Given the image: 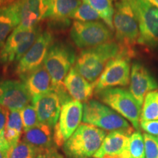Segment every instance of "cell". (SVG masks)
<instances>
[{
    "label": "cell",
    "mask_w": 158,
    "mask_h": 158,
    "mask_svg": "<svg viewBox=\"0 0 158 158\" xmlns=\"http://www.w3.org/2000/svg\"><path fill=\"white\" fill-rule=\"evenodd\" d=\"M19 5V26L30 29L38 26L40 21L45 19L47 13L46 0H16Z\"/></svg>",
    "instance_id": "obj_17"
},
{
    "label": "cell",
    "mask_w": 158,
    "mask_h": 158,
    "mask_svg": "<svg viewBox=\"0 0 158 158\" xmlns=\"http://www.w3.org/2000/svg\"><path fill=\"white\" fill-rule=\"evenodd\" d=\"M23 141L30 145L36 152L54 147L53 127L47 124L39 123L35 127L23 131Z\"/></svg>",
    "instance_id": "obj_20"
},
{
    "label": "cell",
    "mask_w": 158,
    "mask_h": 158,
    "mask_svg": "<svg viewBox=\"0 0 158 158\" xmlns=\"http://www.w3.org/2000/svg\"><path fill=\"white\" fill-rule=\"evenodd\" d=\"M133 132L120 130L110 132L106 135L101 147L93 157L131 158L130 153V138Z\"/></svg>",
    "instance_id": "obj_14"
},
{
    "label": "cell",
    "mask_w": 158,
    "mask_h": 158,
    "mask_svg": "<svg viewBox=\"0 0 158 158\" xmlns=\"http://www.w3.org/2000/svg\"><path fill=\"white\" fill-rule=\"evenodd\" d=\"M13 1H14V0H0V7H2V6L5 5H7V4L8 3H10Z\"/></svg>",
    "instance_id": "obj_34"
},
{
    "label": "cell",
    "mask_w": 158,
    "mask_h": 158,
    "mask_svg": "<svg viewBox=\"0 0 158 158\" xmlns=\"http://www.w3.org/2000/svg\"><path fill=\"white\" fill-rule=\"evenodd\" d=\"M100 101L131 122L138 131L141 122V106L130 91L122 88H109L96 92Z\"/></svg>",
    "instance_id": "obj_4"
},
{
    "label": "cell",
    "mask_w": 158,
    "mask_h": 158,
    "mask_svg": "<svg viewBox=\"0 0 158 158\" xmlns=\"http://www.w3.org/2000/svg\"><path fill=\"white\" fill-rule=\"evenodd\" d=\"M140 126L145 133L152 135H158V120L153 121H141Z\"/></svg>",
    "instance_id": "obj_32"
},
{
    "label": "cell",
    "mask_w": 158,
    "mask_h": 158,
    "mask_svg": "<svg viewBox=\"0 0 158 158\" xmlns=\"http://www.w3.org/2000/svg\"><path fill=\"white\" fill-rule=\"evenodd\" d=\"M76 61L74 48L68 43L57 41L51 44L43 64L52 80V88L62 84Z\"/></svg>",
    "instance_id": "obj_6"
},
{
    "label": "cell",
    "mask_w": 158,
    "mask_h": 158,
    "mask_svg": "<svg viewBox=\"0 0 158 158\" xmlns=\"http://www.w3.org/2000/svg\"><path fill=\"white\" fill-rule=\"evenodd\" d=\"M47 13L45 19H66L82 3V0H46Z\"/></svg>",
    "instance_id": "obj_22"
},
{
    "label": "cell",
    "mask_w": 158,
    "mask_h": 158,
    "mask_svg": "<svg viewBox=\"0 0 158 158\" xmlns=\"http://www.w3.org/2000/svg\"><path fill=\"white\" fill-rule=\"evenodd\" d=\"M35 158H64L57 151L56 147H52L48 149L40 150L36 152Z\"/></svg>",
    "instance_id": "obj_33"
},
{
    "label": "cell",
    "mask_w": 158,
    "mask_h": 158,
    "mask_svg": "<svg viewBox=\"0 0 158 158\" xmlns=\"http://www.w3.org/2000/svg\"><path fill=\"white\" fill-rule=\"evenodd\" d=\"M82 2L89 5L98 13L108 28L111 31L114 30V7L110 0H82Z\"/></svg>",
    "instance_id": "obj_23"
},
{
    "label": "cell",
    "mask_w": 158,
    "mask_h": 158,
    "mask_svg": "<svg viewBox=\"0 0 158 158\" xmlns=\"http://www.w3.org/2000/svg\"><path fill=\"white\" fill-rule=\"evenodd\" d=\"M146 158H158V139L155 136L144 133Z\"/></svg>",
    "instance_id": "obj_29"
},
{
    "label": "cell",
    "mask_w": 158,
    "mask_h": 158,
    "mask_svg": "<svg viewBox=\"0 0 158 158\" xmlns=\"http://www.w3.org/2000/svg\"><path fill=\"white\" fill-rule=\"evenodd\" d=\"M146 1L158 8V0H146Z\"/></svg>",
    "instance_id": "obj_35"
},
{
    "label": "cell",
    "mask_w": 158,
    "mask_h": 158,
    "mask_svg": "<svg viewBox=\"0 0 158 158\" xmlns=\"http://www.w3.org/2000/svg\"><path fill=\"white\" fill-rule=\"evenodd\" d=\"M84 114V105L72 100L62 105L59 121L54 127V142L62 147L80 125Z\"/></svg>",
    "instance_id": "obj_11"
},
{
    "label": "cell",
    "mask_w": 158,
    "mask_h": 158,
    "mask_svg": "<svg viewBox=\"0 0 158 158\" xmlns=\"http://www.w3.org/2000/svg\"><path fill=\"white\" fill-rule=\"evenodd\" d=\"M21 22L16 0L0 7V48Z\"/></svg>",
    "instance_id": "obj_19"
},
{
    "label": "cell",
    "mask_w": 158,
    "mask_h": 158,
    "mask_svg": "<svg viewBox=\"0 0 158 158\" xmlns=\"http://www.w3.org/2000/svg\"><path fill=\"white\" fill-rule=\"evenodd\" d=\"M125 48H127L111 40L98 46L83 49L76 59L74 68L88 81L95 83L108 63Z\"/></svg>",
    "instance_id": "obj_1"
},
{
    "label": "cell",
    "mask_w": 158,
    "mask_h": 158,
    "mask_svg": "<svg viewBox=\"0 0 158 158\" xmlns=\"http://www.w3.org/2000/svg\"><path fill=\"white\" fill-rule=\"evenodd\" d=\"M70 35L75 45L83 49L104 44L113 38L112 31L100 21H74Z\"/></svg>",
    "instance_id": "obj_10"
},
{
    "label": "cell",
    "mask_w": 158,
    "mask_h": 158,
    "mask_svg": "<svg viewBox=\"0 0 158 158\" xmlns=\"http://www.w3.org/2000/svg\"><path fill=\"white\" fill-rule=\"evenodd\" d=\"M33 98L52 90V80L44 64L31 73L23 81Z\"/></svg>",
    "instance_id": "obj_21"
},
{
    "label": "cell",
    "mask_w": 158,
    "mask_h": 158,
    "mask_svg": "<svg viewBox=\"0 0 158 158\" xmlns=\"http://www.w3.org/2000/svg\"><path fill=\"white\" fill-rule=\"evenodd\" d=\"M70 18L81 22L97 21L100 19L98 13L89 5L83 2L71 15Z\"/></svg>",
    "instance_id": "obj_25"
},
{
    "label": "cell",
    "mask_w": 158,
    "mask_h": 158,
    "mask_svg": "<svg viewBox=\"0 0 158 158\" xmlns=\"http://www.w3.org/2000/svg\"><path fill=\"white\" fill-rule=\"evenodd\" d=\"M137 19L140 29L139 44L158 46V8L146 0H127Z\"/></svg>",
    "instance_id": "obj_9"
},
{
    "label": "cell",
    "mask_w": 158,
    "mask_h": 158,
    "mask_svg": "<svg viewBox=\"0 0 158 158\" xmlns=\"http://www.w3.org/2000/svg\"><path fill=\"white\" fill-rule=\"evenodd\" d=\"M31 101L23 82L16 80L0 81V106L8 110H21Z\"/></svg>",
    "instance_id": "obj_13"
},
{
    "label": "cell",
    "mask_w": 158,
    "mask_h": 158,
    "mask_svg": "<svg viewBox=\"0 0 158 158\" xmlns=\"http://www.w3.org/2000/svg\"><path fill=\"white\" fill-rule=\"evenodd\" d=\"M82 120L84 123L107 131H134L123 116L95 100L84 102Z\"/></svg>",
    "instance_id": "obj_3"
},
{
    "label": "cell",
    "mask_w": 158,
    "mask_h": 158,
    "mask_svg": "<svg viewBox=\"0 0 158 158\" xmlns=\"http://www.w3.org/2000/svg\"><path fill=\"white\" fill-rule=\"evenodd\" d=\"M53 43L52 33L48 30L42 31L32 46L19 61L16 73L22 81L31 73L43 64L48 49Z\"/></svg>",
    "instance_id": "obj_12"
},
{
    "label": "cell",
    "mask_w": 158,
    "mask_h": 158,
    "mask_svg": "<svg viewBox=\"0 0 158 158\" xmlns=\"http://www.w3.org/2000/svg\"><path fill=\"white\" fill-rule=\"evenodd\" d=\"M113 22L116 42L133 50V47L139 44L141 34L137 19L127 0H120L115 4Z\"/></svg>",
    "instance_id": "obj_5"
},
{
    "label": "cell",
    "mask_w": 158,
    "mask_h": 158,
    "mask_svg": "<svg viewBox=\"0 0 158 158\" xmlns=\"http://www.w3.org/2000/svg\"><path fill=\"white\" fill-rule=\"evenodd\" d=\"M48 25L49 29L54 31L64 30L68 29L70 25V21L69 19H49Z\"/></svg>",
    "instance_id": "obj_31"
},
{
    "label": "cell",
    "mask_w": 158,
    "mask_h": 158,
    "mask_svg": "<svg viewBox=\"0 0 158 158\" xmlns=\"http://www.w3.org/2000/svg\"><path fill=\"white\" fill-rule=\"evenodd\" d=\"M31 102L36 109L40 123L54 127L59 121L62 108L60 100L56 92L51 90L33 98Z\"/></svg>",
    "instance_id": "obj_16"
},
{
    "label": "cell",
    "mask_w": 158,
    "mask_h": 158,
    "mask_svg": "<svg viewBox=\"0 0 158 158\" xmlns=\"http://www.w3.org/2000/svg\"><path fill=\"white\" fill-rule=\"evenodd\" d=\"M8 155L10 158H35L36 151L30 145L22 141L10 149Z\"/></svg>",
    "instance_id": "obj_28"
},
{
    "label": "cell",
    "mask_w": 158,
    "mask_h": 158,
    "mask_svg": "<svg viewBox=\"0 0 158 158\" xmlns=\"http://www.w3.org/2000/svg\"><path fill=\"white\" fill-rule=\"evenodd\" d=\"M106 136L105 130L83 123L63 145L68 158H92L101 147Z\"/></svg>",
    "instance_id": "obj_2"
},
{
    "label": "cell",
    "mask_w": 158,
    "mask_h": 158,
    "mask_svg": "<svg viewBox=\"0 0 158 158\" xmlns=\"http://www.w3.org/2000/svg\"><path fill=\"white\" fill-rule=\"evenodd\" d=\"M134 56V50L125 48L118 56L110 61L94 83V92L116 86H125L129 84L130 79V58Z\"/></svg>",
    "instance_id": "obj_7"
},
{
    "label": "cell",
    "mask_w": 158,
    "mask_h": 158,
    "mask_svg": "<svg viewBox=\"0 0 158 158\" xmlns=\"http://www.w3.org/2000/svg\"><path fill=\"white\" fill-rule=\"evenodd\" d=\"M20 111L22 119L23 131L31 129L40 123L36 109L33 105H27Z\"/></svg>",
    "instance_id": "obj_27"
},
{
    "label": "cell",
    "mask_w": 158,
    "mask_h": 158,
    "mask_svg": "<svg viewBox=\"0 0 158 158\" xmlns=\"http://www.w3.org/2000/svg\"><path fill=\"white\" fill-rule=\"evenodd\" d=\"M63 83L71 98L81 102L89 101L95 89L94 83L88 81L74 68L69 71Z\"/></svg>",
    "instance_id": "obj_18"
},
{
    "label": "cell",
    "mask_w": 158,
    "mask_h": 158,
    "mask_svg": "<svg viewBox=\"0 0 158 158\" xmlns=\"http://www.w3.org/2000/svg\"><path fill=\"white\" fill-rule=\"evenodd\" d=\"M141 112V121L158 120V91L150 92L144 98Z\"/></svg>",
    "instance_id": "obj_24"
},
{
    "label": "cell",
    "mask_w": 158,
    "mask_h": 158,
    "mask_svg": "<svg viewBox=\"0 0 158 158\" xmlns=\"http://www.w3.org/2000/svg\"><path fill=\"white\" fill-rule=\"evenodd\" d=\"M0 158H10V157H9L8 154L4 152L3 151H2V150L0 149Z\"/></svg>",
    "instance_id": "obj_36"
},
{
    "label": "cell",
    "mask_w": 158,
    "mask_h": 158,
    "mask_svg": "<svg viewBox=\"0 0 158 158\" xmlns=\"http://www.w3.org/2000/svg\"><path fill=\"white\" fill-rule=\"evenodd\" d=\"M158 89V83L150 71L138 62L131 66L130 79V92L141 106L144 98L150 92Z\"/></svg>",
    "instance_id": "obj_15"
},
{
    "label": "cell",
    "mask_w": 158,
    "mask_h": 158,
    "mask_svg": "<svg viewBox=\"0 0 158 158\" xmlns=\"http://www.w3.org/2000/svg\"><path fill=\"white\" fill-rule=\"evenodd\" d=\"M130 153L131 158H146L143 137L139 131H134L130 135Z\"/></svg>",
    "instance_id": "obj_26"
},
{
    "label": "cell",
    "mask_w": 158,
    "mask_h": 158,
    "mask_svg": "<svg viewBox=\"0 0 158 158\" xmlns=\"http://www.w3.org/2000/svg\"><path fill=\"white\" fill-rule=\"evenodd\" d=\"M157 139H158V137H157Z\"/></svg>",
    "instance_id": "obj_37"
},
{
    "label": "cell",
    "mask_w": 158,
    "mask_h": 158,
    "mask_svg": "<svg viewBox=\"0 0 158 158\" xmlns=\"http://www.w3.org/2000/svg\"><path fill=\"white\" fill-rule=\"evenodd\" d=\"M41 32L40 26L30 29L17 27L0 50V63L5 64L19 61L32 46Z\"/></svg>",
    "instance_id": "obj_8"
},
{
    "label": "cell",
    "mask_w": 158,
    "mask_h": 158,
    "mask_svg": "<svg viewBox=\"0 0 158 158\" xmlns=\"http://www.w3.org/2000/svg\"><path fill=\"white\" fill-rule=\"evenodd\" d=\"M7 122V109L0 106V149L8 154L10 146L5 138V126Z\"/></svg>",
    "instance_id": "obj_30"
}]
</instances>
